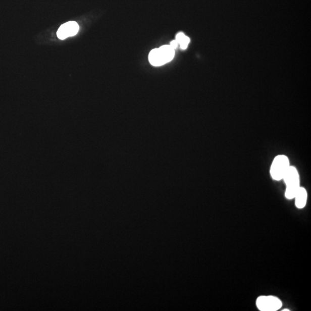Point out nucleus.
<instances>
[{"mask_svg":"<svg viewBox=\"0 0 311 311\" xmlns=\"http://www.w3.org/2000/svg\"><path fill=\"white\" fill-rule=\"evenodd\" d=\"M175 56V50L170 45H165L154 48L149 55V61L154 67H161L173 60Z\"/></svg>","mask_w":311,"mask_h":311,"instance_id":"nucleus-1","label":"nucleus"},{"mask_svg":"<svg viewBox=\"0 0 311 311\" xmlns=\"http://www.w3.org/2000/svg\"><path fill=\"white\" fill-rule=\"evenodd\" d=\"M282 180L286 185L285 197L288 199H294L300 187V176L296 167L290 166Z\"/></svg>","mask_w":311,"mask_h":311,"instance_id":"nucleus-2","label":"nucleus"},{"mask_svg":"<svg viewBox=\"0 0 311 311\" xmlns=\"http://www.w3.org/2000/svg\"><path fill=\"white\" fill-rule=\"evenodd\" d=\"M290 165L289 160L285 155H278L272 164L271 175L272 178L277 181L283 179Z\"/></svg>","mask_w":311,"mask_h":311,"instance_id":"nucleus-3","label":"nucleus"},{"mask_svg":"<svg viewBox=\"0 0 311 311\" xmlns=\"http://www.w3.org/2000/svg\"><path fill=\"white\" fill-rule=\"evenodd\" d=\"M256 305L261 311H277L281 308L282 302L276 296H261L257 297Z\"/></svg>","mask_w":311,"mask_h":311,"instance_id":"nucleus-4","label":"nucleus"},{"mask_svg":"<svg viewBox=\"0 0 311 311\" xmlns=\"http://www.w3.org/2000/svg\"><path fill=\"white\" fill-rule=\"evenodd\" d=\"M79 30V26L76 22H69L60 27L57 31V36L60 39H65L76 35Z\"/></svg>","mask_w":311,"mask_h":311,"instance_id":"nucleus-5","label":"nucleus"},{"mask_svg":"<svg viewBox=\"0 0 311 311\" xmlns=\"http://www.w3.org/2000/svg\"><path fill=\"white\" fill-rule=\"evenodd\" d=\"M308 193L304 187H300L294 196L296 206L298 209H302L306 206L307 202Z\"/></svg>","mask_w":311,"mask_h":311,"instance_id":"nucleus-6","label":"nucleus"},{"mask_svg":"<svg viewBox=\"0 0 311 311\" xmlns=\"http://www.w3.org/2000/svg\"><path fill=\"white\" fill-rule=\"evenodd\" d=\"M176 40L177 41L178 44L181 45V47L183 50L186 49L190 41V38L185 36L182 32H179L176 36Z\"/></svg>","mask_w":311,"mask_h":311,"instance_id":"nucleus-7","label":"nucleus"},{"mask_svg":"<svg viewBox=\"0 0 311 311\" xmlns=\"http://www.w3.org/2000/svg\"><path fill=\"white\" fill-rule=\"evenodd\" d=\"M178 45V43L177 42V41L174 40L172 41V42L170 43V46L175 50V48H177Z\"/></svg>","mask_w":311,"mask_h":311,"instance_id":"nucleus-8","label":"nucleus"},{"mask_svg":"<svg viewBox=\"0 0 311 311\" xmlns=\"http://www.w3.org/2000/svg\"><path fill=\"white\" fill-rule=\"evenodd\" d=\"M282 311H290V309H282Z\"/></svg>","mask_w":311,"mask_h":311,"instance_id":"nucleus-9","label":"nucleus"}]
</instances>
